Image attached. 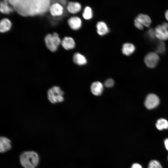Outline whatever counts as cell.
I'll use <instances>...</instances> for the list:
<instances>
[{"instance_id":"obj_1","label":"cell","mask_w":168,"mask_h":168,"mask_svg":"<svg viewBox=\"0 0 168 168\" xmlns=\"http://www.w3.org/2000/svg\"><path fill=\"white\" fill-rule=\"evenodd\" d=\"M9 3L21 15L35 16L42 14L48 10L49 0H9Z\"/></svg>"},{"instance_id":"obj_2","label":"cell","mask_w":168,"mask_h":168,"mask_svg":"<svg viewBox=\"0 0 168 168\" xmlns=\"http://www.w3.org/2000/svg\"><path fill=\"white\" fill-rule=\"evenodd\" d=\"M20 160L24 168H36L39 163V157L35 152L26 151L21 154Z\"/></svg>"},{"instance_id":"obj_3","label":"cell","mask_w":168,"mask_h":168,"mask_svg":"<svg viewBox=\"0 0 168 168\" xmlns=\"http://www.w3.org/2000/svg\"><path fill=\"white\" fill-rule=\"evenodd\" d=\"M48 98L53 104L63 102L64 100V92L58 86H54L49 89L47 91Z\"/></svg>"},{"instance_id":"obj_4","label":"cell","mask_w":168,"mask_h":168,"mask_svg":"<svg viewBox=\"0 0 168 168\" xmlns=\"http://www.w3.org/2000/svg\"><path fill=\"white\" fill-rule=\"evenodd\" d=\"M44 41L47 47L52 52L56 51L61 42L58 34L54 33L53 34H49L46 35Z\"/></svg>"},{"instance_id":"obj_5","label":"cell","mask_w":168,"mask_h":168,"mask_svg":"<svg viewBox=\"0 0 168 168\" xmlns=\"http://www.w3.org/2000/svg\"><path fill=\"white\" fill-rule=\"evenodd\" d=\"M151 23L150 17L147 15L142 13L138 14L134 19L135 26L141 30L143 29L144 26L149 27Z\"/></svg>"},{"instance_id":"obj_6","label":"cell","mask_w":168,"mask_h":168,"mask_svg":"<svg viewBox=\"0 0 168 168\" xmlns=\"http://www.w3.org/2000/svg\"><path fill=\"white\" fill-rule=\"evenodd\" d=\"M159 103L160 100L157 96L154 94H150L147 96L144 105L147 109L151 110L156 107Z\"/></svg>"},{"instance_id":"obj_7","label":"cell","mask_w":168,"mask_h":168,"mask_svg":"<svg viewBox=\"0 0 168 168\" xmlns=\"http://www.w3.org/2000/svg\"><path fill=\"white\" fill-rule=\"evenodd\" d=\"M159 59V56L156 53L150 52L145 56L144 61L147 67L152 68L156 66Z\"/></svg>"},{"instance_id":"obj_8","label":"cell","mask_w":168,"mask_h":168,"mask_svg":"<svg viewBox=\"0 0 168 168\" xmlns=\"http://www.w3.org/2000/svg\"><path fill=\"white\" fill-rule=\"evenodd\" d=\"M156 37L161 40L168 39V30L161 25H158L155 29Z\"/></svg>"},{"instance_id":"obj_9","label":"cell","mask_w":168,"mask_h":168,"mask_svg":"<svg viewBox=\"0 0 168 168\" xmlns=\"http://www.w3.org/2000/svg\"><path fill=\"white\" fill-rule=\"evenodd\" d=\"M68 24L70 28L74 30H78L82 27V21L78 16H74L69 18L68 20Z\"/></svg>"},{"instance_id":"obj_10","label":"cell","mask_w":168,"mask_h":168,"mask_svg":"<svg viewBox=\"0 0 168 168\" xmlns=\"http://www.w3.org/2000/svg\"><path fill=\"white\" fill-rule=\"evenodd\" d=\"M49 11L52 16H56L62 15L63 13L64 9L62 5L58 3H55L50 6Z\"/></svg>"},{"instance_id":"obj_11","label":"cell","mask_w":168,"mask_h":168,"mask_svg":"<svg viewBox=\"0 0 168 168\" xmlns=\"http://www.w3.org/2000/svg\"><path fill=\"white\" fill-rule=\"evenodd\" d=\"M12 147L10 140L5 137L0 138V152L4 153L10 150Z\"/></svg>"},{"instance_id":"obj_12","label":"cell","mask_w":168,"mask_h":168,"mask_svg":"<svg viewBox=\"0 0 168 168\" xmlns=\"http://www.w3.org/2000/svg\"><path fill=\"white\" fill-rule=\"evenodd\" d=\"M103 86L101 83L98 81L93 82L91 86V90L94 95L99 96L101 95L104 89Z\"/></svg>"},{"instance_id":"obj_13","label":"cell","mask_w":168,"mask_h":168,"mask_svg":"<svg viewBox=\"0 0 168 168\" xmlns=\"http://www.w3.org/2000/svg\"><path fill=\"white\" fill-rule=\"evenodd\" d=\"M66 8L69 12L71 14H75L81 11L82 6L80 3L78 2H70L68 3Z\"/></svg>"},{"instance_id":"obj_14","label":"cell","mask_w":168,"mask_h":168,"mask_svg":"<svg viewBox=\"0 0 168 168\" xmlns=\"http://www.w3.org/2000/svg\"><path fill=\"white\" fill-rule=\"evenodd\" d=\"M63 47L66 50L72 49L75 46V42L73 38L70 37H64L61 42Z\"/></svg>"},{"instance_id":"obj_15","label":"cell","mask_w":168,"mask_h":168,"mask_svg":"<svg viewBox=\"0 0 168 168\" xmlns=\"http://www.w3.org/2000/svg\"><path fill=\"white\" fill-rule=\"evenodd\" d=\"M97 32L100 36H103L107 34L109 30L106 23L103 21H99L96 25Z\"/></svg>"},{"instance_id":"obj_16","label":"cell","mask_w":168,"mask_h":168,"mask_svg":"<svg viewBox=\"0 0 168 168\" xmlns=\"http://www.w3.org/2000/svg\"><path fill=\"white\" fill-rule=\"evenodd\" d=\"M72 59L75 63L79 66L84 65L87 63V59L86 57L84 55L78 52L74 54Z\"/></svg>"},{"instance_id":"obj_17","label":"cell","mask_w":168,"mask_h":168,"mask_svg":"<svg viewBox=\"0 0 168 168\" xmlns=\"http://www.w3.org/2000/svg\"><path fill=\"white\" fill-rule=\"evenodd\" d=\"M135 49V47L133 44L129 43H126L123 45L122 51L124 54L129 56L134 52Z\"/></svg>"},{"instance_id":"obj_18","label":"cell","mask_w":168,"mask_h":168,"mask_svg":"<svg viewBox=\"0 0 168 168\" xmlns=\"http://www.w3.org/2000/svg\"><path fill=\"white\" fill-rule=\"evenodd\" d=\"M12 23L7 18L2 19L0 22V31L4 33L9 30L11 28Z\"/></svg>"},{"instance_id":"obj_19","label":"cell","mask_w":168,"mask_h":168,"mask_svg":"<svg viewBox=\"0 0 168 168\" xmlns=\"http://www.w3.org/2000/svg\"><path fill=\"white\" fill-rule=\"evenodd\" d=\"M0 12L5 14H9L13 11V9L9 7L7 1L3 0L0 3Z\"/></svg>"},{"instance_id":"obj_20","label":"cell","mask_w":168,"mask_h":168,"mask_svg":"<svg viewBox=\"0 0 168 168\" xmlns=\"http://www.w3.org/2000/svg\"><path fill=\"white\" fill-rule=\"evenodd\" d=\"M156 126L159 130L167 129L168 128V121L164 119H159L156 124Z\"/></svg>"},{"instance_id":"obj_21","label":"cell","mask_w":168,"mask_h":168,"mask_svg":"<svg viewBox=\"0 0 168 168\" xmlns=\"http://www.w3.org/2000/svg\"><path fill=\"white\" fill-rule=\"evenodd\" d=\"M93 15V12L91 8L88 6L85 7L82 14L83 18L86 20H89L92 18Z\"/></svg>"},{"instance_id":"obj_22","label":"cell","mask_w":168,"mask_h":168,"mask_svg":"<svg viewBox=\"0 0 168 168\" xmlns=\"http://www.w3.org/2000/svg\"><path fill=\"white\" fill-rule=\"evenodd\" d=\"M166 50L165 43L162 41H160L158 43L155 51L156 53L162 54L164 53Z\"/></svg>"},{"instance_id":"obj_23","label":"cell","mask_w":168,"mask_h":168,"mask_svg":"<svg viewBox=\"0 0 168 168\" xmlns=\"http://www.w3.org/2000/svg\"><path fill=\"white\" fill-rule=\"evenodd\" d=\"M147 168H162V167L159 161L153 160L149 162Z\"/></svg>"},{"instance_id":"obj_24","label":"cell","mask_w":168,"mask_h":168,"mask_svg":"<svg viewBox=\"0 0 168 168\" xmlns=\"http://www.w3.org/2000/svg\"><path fill=\"white\" fill-rule=\"evenodd\" d=\"M114 84V82L113 79L109 78L106 80L105 82L104 85L107 87H112Z\"/></svg>"},{"instance_id":"obj_25","label":"cell","mask_w":168,"mask_h":168,"mask_svg":"<svg viewBox=\"0 0 168 168\" xmlns=\"http://www.w3.org/2000/svg\"><path fill=\"white\" fill-rule=\"evenodd\" d=\"M147 34L151 39H154L156 37L155 29L153 28L149 29L147 32Z\"/></svg>"},{"instance_id":"obj_26","label":"cell","mask_w":168,"mask_h":168,"mask_svg":"<svg viewBox=\"0 0 168 168\" xmlns=\"http://www.w3.org/2000/svg\"><path fill=\"white\" fill-rule=\"evenodd\" d=\"M130 168H142V167L140 164L136 163L133 164Z\"/></svg>"},{"instance_id":"obj_27","label":"cell","mask_w":168,"mask_h":168,"mask_svg":"<svg viewBox=\"0 0 168 168\" xmlns=\"http://www.w3.org/2000/svg\"><path fill=\"white\" fill-rule=\"evenodd\" d=\"M164 142L166 149L168 151V138L165 139L164 140Z\"/></svg>"},{"instance_id":"obj_28","label":"cell","mask_w":168,"mask_h":168,"mask_svg":"<svg viewBox=\"0 0 168 168\" xmlns=\"http://www.w3.org/2000/svg\"><path fill=\"white\" fill-rule=\"evenodd\" d=\"M165 15L166 18L168 21V9L165 12Z\"/></svg>"},{"instance_id":"obj_29","label":"cell","mask_w":168,"mask_h":168,"mask_svg":"<svg viewBox=\"0 0 168 168\" xmlns=\"http://www.w3.org/2000/svg\"></svg>"}]
</instances>
